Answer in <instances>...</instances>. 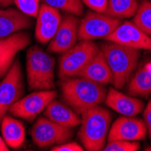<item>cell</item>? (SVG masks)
<instances>
[{"label":"cell","mask_w":151,"mask_h":151,"mask_svg":"<svg viewBox=\"0 0 151 151\" xmlns=\"http://www.w3.org/2000/svg\"><path fill=\"white\" fill-rule=\"evenodd\" d=\"M24 92V76L19 60L17 59L0 82V124L10 107L23 97Z\"/></svg>","instance_id":"8992f818"},{"label":"cell","mask_w":151,"mask_h":151,"mask_svg":"<svg viewBox=\"0 0 151 151\" xmlns=\"http://www.w3.org/2000/svg\"><path fill=\"white\" fill-rule=\"evenodd\" d=\"M150 1H151V0H150Z\"/></svg>","instance_id":"1f68e13d"},{"label":"cell","mask_w":151,"mask_h":151,"mask_svg":"<svg viewBox=\"0 0 151 151\" xmlns=\"http://www.w3.org/2000/svg\"><path fill=\"white\" fill-rule=\"evenodd\" d=\"M36 18L35 39L40 44L46 45L57 32L63 20L62 15L58 9L43 4L40 6Z\"/></svg>","instance_id":"5bb4252c"},{"label":"cell","mask_w":151,"mask_h":151,"mask_svg":"<svg viewBox=\"0 0 151 151\" xmlns=\"http://www.w3.org/2000/svg\"><path fill=\"white\" fill-rule=\"evenodd\" d=\"M57 93L53 90H44L32 92L22 97L14 103L8 112L14 116L27 121H33L41 112H43L48 104L56 98Z\"/></svg>","instance_id":"9c48e42d"},{"label":"cell","mask_w":151,"mask_h":151,"mask_svg":"<svg viewBox=\"0 0 151 151\" xmlns=\"http://www.w3.org/2000/svg\"><path fill=\"white\" fill-rule=\"evenodd\" d=\"M34 143L39 147L56 146L70 141L73 136L72 128L61 126L46 117L37 119L31 129Z\"/></svg>","instance_id":"ba28073f"},{"label":"cell","mask_w":151,"mask_h":151,"mask_svg":"<svg viewBox=\"0 0 151 151\" xmlns=\"http://www.w3.org/2000/svg\"><path fill=\"white\" fill-rule=\"evenodd\" d=\"M77 77H81L91 81L97 82L103 86L112 83V73L101 50L91 59V61L82 68Z\"/></svg>","instance_id":"2e32d148"},{"label":"cell","mask_w":151,"mask_h":151,"mask_svg":"<svg viewBox=\"0 0 151 151\" xmlns=\"http://www.w3.org/2000/svg\"><path fill=\"white\" fill-rule=\"evenodd\" d=\"M146 150H151V147H147V148H146Z\"/></svg>","instance_id":"4dcf8cb0"},{"label":"cell","mask_w":151,"mask_h":151,"mask_svg":"<svg viewBox=\"0 0 151 151\" xmlns=\"http://www.w3.org/2000/svg\"><path fill=\"white\" fill-rule=\"evenodd\" d=\"M44 112L47 119L63 127L74 128L81 124V119L78 114L55 99L48 104Z\"/></svg>","instance_id":"ac0fdd59"},{"label":"cell","mask_w":151,"mask_h":151,"mask_svg":"<svg viewBox=\"0 0 151 151\" xmlns=\"http://www.w3.org/2000/svg\"><path fill=\"white\" fill-rule=\"evenodd\" d=\"M61 89L64 101L80 115L105 101L107 95L103 85L81 77L63 80Z\"/></svg>","instance_id":"6da1fadb"},{"label":"cell","mask_w":151,"mask_h":151,"mask_svg":"<svg viewBox=\"0 0 151 151\" xmlns=\"http://www.w3.org/2000/svg\"><path fill=\"white\" fill-rule=\"evenodd\" d=\"M2 138L11 148H19L25 139V129L23 123L11 116L6 115L1 122Z\"/></svg>","instance_id":"d6986e66"},{"label":"cell","mask_w":151,"mask_h":151,"mask_svg":"<svg viewBox=\"0 0 151 151\" xmlns=\"http://www.w3.org/2000/svg\"><path fill=\"white\" fill-rule=\"evenodd\" d=\"M101 50L111 71L112 83L116 89H122L138 67L140 57L139 50L112 42L104 44Z\"/></svg>","instance_id":"3957f363"},{"label":"cell","mask_w":151,"mask_h":151,"mask_svg":"<svg viewBox=\"0 0 151 151\" xmlns=\"http://www.w3.org/2000/svg\"><path fill=\"white\" fill-rule=\"evenodd\" d=\"M140 148V144L138 141L114 139L109 140V143L104 147L105 151H138Z\"/></svg>","instance_id":"cb8c5ba5"},{"label":"cell","mask_w":151,"mask_h":151,"mask_svg":"<svg viewBox=\"0 0 151 151\" xmlns=\"http://www.w3.org/2000/svg\"><path fill=\"white\" fill-rule=\"evenodd\" d=\"M147 136V128L144 120L133 117L122 116L117 119L111 127L108 140L123 139L139 141Z\"/></svg>","instance_id":"8fae6325"},{"label":"cell","mask_w":151,"mask_h":151,"mask_svg":"<svg viewBox=\"0 0 151 151\" xmlns=\"http://www.w3.org/2000/svg\"><path fill=\"white\" fill-rule=\"evenodd\" d=\"M8 146L6 144L4 139L0 137V151H8Z\"/></svg>","instance_id":"f1b7e54d"},{"label":"cell","mask_w":151,"mask_h":151,"mask_svg":"<svg viewBox=\"0 0 151 151\" xmlns=\"http://www.w3.org/2000/svg\"><path fill=\"white\" fill-rule=\"evenodd\" d=\"M144 122L147 128V133H148L149 138L151 139V100L147 102L144 111H143Z\"/></svg>","instance_id":"83f0119b"},{"label":"cell","mask_w":151,"mask_h":151,"mask_svg":"<svg viewBox=\"0 0 151 151\" xmlns=\"http://www.w3.org/2000/svg\"><path fill=\"white\" fill-rule=\"evenodd\" d=\"M33 24L30 17L19 10L9 8L0 9V38L7 37L13 34L30 28Z\"/></svg>","instance_id":"e0dca14e"},{"label":"cell","mask_w":151,"mask_h":151,"mask_svg":"<svg viewBox=\"0 0 151 151\" xmlns=\"http://www.w3.org/2000/svg\"><path fill=\"white\" fill-rule=\"evenodd\" d=\"M111 122V112L100 105L82 113L78 135L83 148L88 151L103 150Z\"/></svg>","instance_id":"7a4b0ae2"},{"label":"cell","mask_w":151,"mask_h":151,"mask_svg":"<svg viewBox=\"0 0 151 151\" xmlns=\"http://www.w3.org/2000/svg\"><path fill=\"white\" fill-rule=\"evenodd\" d=\"M128 91L131 96L147 97L151 94V62L146 63L134 73L129 83Z\"/></svg>","instance_id":"ffe728a7"},{"label":"cell","mask_w":151,"mask_h":151,"mask_svg":"<svg viewBox=\"0 0 151 151\" xmlns=\"http://www.w3.org/2000/svg\"><path fill=\"white\" fill-rule=\"evenodd\" d=\"M52 151H82L84 150L83 147L77 144L76 142H65L60 145L53 146L51 149Z\"/></svg>","instance_id":"4316f807"},{"label":"cell","mask_w":151,"mask_h":151,"mask_svg":"<svg viewBox=\"0 0 151 151\" xmlns=\"http://www.w3.org/2000/svg\"><path fill=\"white\" fill-rule=\"evenodd\" d=\"M139 6V0H108L106 14L118 19L129 18L134 17Z\"/></svg>","instance_id":"44dd1931"},{"label":"cell","mask_w":151,"mask_h":151,"mask_svg":"<svg viewBox=\"0 0 151 151\" xmlns=\"http://www.w3.org/2000/svg\"><path fill=\"white\" fill-rule=\"evenodd\" d=\"M121 20L107 14L89 12L81 19L78 26V39L80 41H93L105 38L120 24Z\"/></svg>","instance_id":"52a82bcc"},{"label":"cell","mask_w":151,"mask_h":151,"mask_svg":"<svg viewBox=\"0 0 151 151\" xmlns=\"http://www.w3.org/2000/svg\"><path fill=\"white\" fill-rule=\"evenodd\" d=\"M100 48L92 41H81L63 53L59 61V77L62 80L77 77Z\"/></svg>","instance_id":"5b68a950"},{"label":"cell","mask_w":151,"mask_h":151,"mask_svg":"<svg viewBox=\"0 0 151 151\" xmlns=\"http://www.w3.org/2000/svg\"><path fill=\"white\" fill-rule=\"evenodd\" d=\"M43 4L80 17L83 14V3L81 0H41Z\"/></svg>","instance_id":"603a6c76"},{"label":"cell","mask_w":151,"mask_h":151,"mask_svg":"<svg viewBox=\"0 0 151 151\" xmlns=\"http://www.w3.org/2000/svg\"><path fill=\"white\" fill-rule=\"evenodd\" d=\"M41 0H14L19 11L30 17H36L40 9Z\"/></svg>","instance_id":"d4e9b609"},{"label":"cell","mask_w":151,"mask_h":151,"mask_svg":"<svg viewBox=\"0 0 151 151\" xmlns=\"http://www.w3.org/2000/svg\"><path fill=\"white\" fill-rule=\"evenodd\" d=\"M81 1L94 12L106 14L108 0H81Z\"/></svg>","instance_id":"484cf974"},{"label":"cell","mask_w":151,"mask_h":151,"mask_svg":"<svg viewBox=\"0 0 151 151\" xmlns=\"http://www.w3.org/2000/svg\"><path fill=\"white\" fill-rule=\"evenodd\" d=\"M106 105L122 116L133 117L142 112L144 102L133 96H129L119 91L116 88H111L105 98Z\"/></svg>","instance_id":"9a60e30c"},{"label":"cell","mask_w":151,"mask_h":151,"mask_svg":"<svg viewBox=\"0 0 151 151\" xmlns=\"http://www.w3.org/2000/svg\"><path fill=\"white\" fill-rule=\"evenodd\" d=\"M29 44L30 35L21 31L0 38V78L6 74L17 52L24 50Z\"/></svg>","instance_id":"4fadbf2b"},{"label":"cell","mask_w":151,"mask_h":151,"mask_svg":"<svg viewBox=\"0 0 151 151\" xmlns=\"http://www.w3.org/2000/svg\"><path fill=\"white\" fill-rule=\"evenodd\" d=\"M14 2V0H0V6L7 7Z\"/></svg>","instance_id":"f546056e"},{"label":"cell","mask_w":151,"mask_h":151,"mask_svg":"<svg viewBox=\"0 0 151 151\" xmlns=\"http://www.w3.org/2000/svg\"><path fill=\"white\" fill-rule=\"evenodd\" d=\"M53 57L42 48L34 45L26 52V77L30 90L44 91L54 88Z\"/></svg>","instance_id":"277c9868"},{"label":"cell","mask_w":151,"mask_h":151,"mask_svg":"<svg viewBox=\"0 0 151 151\" xmlns=\"http://www.w3.org/2000/svg\"><path fill=\"white\" fill-rule=\"evenodd\" d=\"M104 40L137 50H151V37L142 32L133 22H121Z\"/></svg>","instance_id":"30bf717a"},{"label":"cell","mask_w":151,"mask_h":151,"mask_svg":"<svg viewBox=\"0 0 151 151\" xmlns=\"http://www.w3.org/2000/svg\"><path fill=\"white\" fill-rule=\"evenodd\" d=\"M78 26L79 20L75 16L68 14L63 17L57 32L49 42V52L63 53L71 49L78 40Z\"/></svg>","instance_id":"7c38bea8"},{"label":"cell","mask_w":151,"mask_h":151,"mask_svg":"<svg viewBox=\"0 0 151 151\" xmlns=\"http://www.w3.org/2000/svg\"><path fill=\"white\" fill-rule=\"evenodd\" d=\"M133 23L151 37V1L143 0L133 17Z\"/></svg>","instance_id":"7402d4cb"}]
</instances>
